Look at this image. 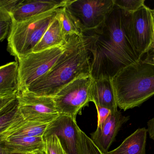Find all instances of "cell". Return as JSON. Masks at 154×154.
<instances>
[{
    "label": "cell",
    "instance_id": "cell-4",
    "mask_svg": "<svg viewBox=\"0 0 154 154\" xmlns=\"http://www.w3.org/2000/svg\"><path fill=\"white\" fill-rule=\"evenodd\" d=\"M57 15V9L20 22L12 21L7 49L18 62L32 52Z\"/></svg>",
    "mask_w": 154,
    "mask_h": 154
},
{
    "label": "cell",
    "instance_id": "cell-34",
    "mask_svg": "<svg viewBox=\"0 0 154 154\" xmlns=\"http://www.w3.org/2000/svg\"><path fill=\"white\" fill-rule=\"evenodd\" d=\"M152 10V12L154 16V8L153 10Z\"/></svg>",
    "mask_w": 154,
    "mask_h": 154
},
{
    "label": "cell",
    "instance_id": "cell-9",
    "mask_svg": "<svg viewBox=\"0 0 154 154\" xmlns=\"http://www.w3.org/2000/svg\"><path fill=\"white\" fill-rule=\"evenodd\" d=\"M19 109L26 121L49 124L60 116L53 97L38 96L27 90L18 92Z\"/></svg>",
    "mask_w": 154,
    "mask_h": 154
},
{
    "label": "cell",
    "instance_id": "cell-7",
    "mask_svg": "<svg viewBox=\"0 0 154 154\" xmlns=\"http://www.w3.org/2000/svg\"><path fill=\"white\" fill-rule=\"evenodd\" d=\"M114 5V0H68L66 7L75 18L82 34L100 27Z\"/></svg>",
    "mask_w": 154,
    "mask_h": 154
},
{
    "label": "cell",
    "instance_id": "cell-28",
    "mask_svg": "<svg viewBox=\"0 0 154 154\" xmlns=\"http://www.w3.org/2000/svg\"><path fill=\"white\" fill-rule=\"evenodd\" d=\"M147 132L149 134L150 138L154 141V118L147 122Z\"/></svg>",
    "mask_w": 154,
    "mask_h": 154
},
{
    "label": "cell",
    "instance_id": "cell-14",
    "mask_svg": "<svg viewBox=\"0 0 154 154\" xmlns=\"http://www.w3.org/2000/svg\"><path fill=\"white\" fill-rule=\"evenodd\" d=\"M19 91V69L17 61L0 67V96L17 95Z\"/></svg>",
    "mask_w": 154,
    "mask_h": 154
},
{
    "label": "cell",
    "instance_id": "cell-30",
    "mask_svg": "<svg viewBox=\"0 0 154 154\" xmlns=\"http://www.w3.org/2000/svg\"><path fill=\"white\" fill-rule=\"evenodd\" d=\"M153 50V55L152 56V58H150V60L151 61H152L154 63V32L153 34V37L152 41V44H151V50Z\"/></svg>",
    "mask_w": 154,
    "mask_h": 154
},
{
    "label": "cell",
    "instance_id": "cell-13",
    "mask_svg": "<svg viewBox=\"0 0 154 154\" xmlns=\"http://www.w3.org/2000/svg\"><path fill=\"white\" fill-rule=\"evenodd\" d=\"M90 100L95 105L106 108L112 112L118 111L117 104L111 78L93 79L91 87Z\"/></svg>",
    "mask_w": 154,
    "mask_h": 154
},
{
    "label": "cell",
    "instance_id": "cell-29",
    "mask_svg": "<svg viewBox=\"0 0 154 154\" xmlns=\"http://www.w3.org/2000/svg\"><path fill=\"white\" fill-rule=\"evenodd\" d=\"M13 152L6 146L4 140L0 139V154H11Z\"/></svg>",
    "mask_w": 154,
    "mask_h": 154
},
{
    "label": "cell",
    "instance_id": "cell-31",
    "mask_svg": "<svg viewBox=\"0 0 154 154\" xmlns=\"http://www.w3.org/2000/svg\"><path fill=\"white\" fill-rule=\"evenodd\" d=\"M11 154H28V153H20V152H13Z\"/></svg>",
    "mask_w": 154,
    "mask_h": 154
},
{
    "label": "cell",
    "instance_id": "cell-1",
    "mask_svg": "<svg viewBox=\"0 0 154 154\" xmlns=\"http://www.w3.org/2000/svg\"><path fill=\"white\" fill-rule=\"evenodd\" d=\"M128 14L115 5L100 27L82 33L91 56V75L94 79H112L122 69L141 60L130 39Z\"/></svg>",
    "mask_w": 154,
    "mask_h": 154
},
{
    "label": "cell",
    "instance_id": "cell-26",
    "mask_svg": "<svg viewBox=\"0 0 154 154\" xmlns=\"http://www.w3.org/2000/svg\"><path fill=\"white\" fill-rule=\"evenodd\" d=\"M98 114L97 127L101 125L104 123L109 116L112 113L109 109L103 107L95 105Z\"/></svg>",
    "mask_w": 154,
    "mask_h": 154
},
{
    "label": "cell",
    "instance_id": "cell-2",
    "mask_svg": "<svg viewBox=\"0 0 154 154\" xmlns=\"http://www.w3.org/2000/svg\"><path fill=\"white\" fill-rule=\"evenodd\" d=\"M67 38L66 49L57 63L24 90L37 96L53 98L73 80L91 74V56L82 36L73 35Z\"/></svg>",
    "mask_w": 154,
    "mask_h": 154
},
{
    "label": "cell",
    "instance_id": "cell-33",
    "mask_svg": "<svg viewBox=\"0 0 154 154\" xmlns=\"http://www.w3.org/2000/svg\"><path fill=\"white\" fill-rule=\"evenodd\" d=\"M147 58V59L149 60V61H150V62H152V63L153 64H154V62H153L152 61H151V60H150V58H149V57H147V58Z\"/></svg>",
    "mask_w": 154,
    "mask_h": 154
},
{
    "label": "cell",
    "instance_id": "cell-21",
    "mask_svg": "<svg viewBox=\"0 0 154 154\" xmlns=\"http://www.w3.org/2000/svg\"><path fill=\"white\" fill-rule=\"evenodd\" d=\"M77 154H105L79 128L77 134Z\"/></svg>",
    "mask_w": 154,
    "mask_h": 154
},
{
    "label": "cell",
    "instance_id": "cell-24",
    "mask_svg": "<svg viewBox=\"0 0 154 154\" xmlns=\"http://www.w3.org/2000/svg\"><path fill=\"white\" fill-rule=\"evenodd\" d=\"M11 24L10 14L0 10V42L8 37Z\"/></svg>",
    "mask_w": 154,
    "mask_h": 154
},
{
    "label": "cell",
    "instance_id": "cell-25",
    "mask_svg": "<svg viewBox=\"0 0 154 154\" xmlns=\"http://www.w3.org/2000/svg\"><path fill=\"white\" fill-rule=\"evenodd\" d=\"M21 0H0V10L8 13L11 15L13 11Z\"/></svg>",
    "mask_w": 154,
    "mask_h": 154
},
{
    "label": "cell",
    "instance_id": "cell-3",
    "mask_svg": "<svg viewBox=\"0 0 154 154\" xmlns=\"http://www.w3.org/2000/svg\"><path fill=\"white\" fill-rule=\"evenodd\" d=\"M112 82L118 107L126 111L139 106L154 95V64L141 59L119 71Z\"/></svg>",
    "mask_w": 154,
    "mask_h": 154
},
{
    "label": "cell",
    "instance_id": "cell-8",
    "mask_svg": "<svg viewBox=\"0 0 154 154\" xmlns=\"http://www.w3.org/2000/svg\"><path fill=\"white\" fill-rule=\"evenodd\" d=\"M128 30L133 47L139 58L151 50L154 32V16L145 5L128 14Z\"/></svg>",
    "mask_w": 154,
    "mask_h": 154
},
{
    "label": "cell",
    "instance_id": "cell-5",
    "mask_svg": "<svg viewBox=\"0 0 154 154\" xmlns=\"http://www.w3.org/2000/svg\"><path fill=\"white\" fill-rule=\"evenodd\" d=\"M65 45L29 53L19 61V92L24 91L32 82L47 74L66 51Z\"/></svg>",
    "mask_w": 154,
    "mask_h": 154
},
{
    "label": "cell",
    "instance_id": "cell-18",
    "mask_svg": "<svg viewBox=\"0 0 154 154\" xmlns=\"http://www.w3.org/2000/svg\"><path fill=\"white\" fill-rule=\"evenodd\" d=\"M48 124L25 120L22 124L12 126L9 131V137L13 136L43 137Z\"/></svg>",
    "mask_w": 154,
    "mask_h": 154
},
{
    "label": "cell",
    "instance_id": "cell-32",
    "mask_svg": "<svg viewBox=\"0 0 154 154\" xmlns=\"http://www.w3.org/2000/svg\"><path fill=\"white\" fill-rule=\"evenodd\" d=\"M36 154H46L45 151H42V152H39L38 153Z\"/></svg>",
    "mask_w": 154,
    "mask_h": 154
},
{
    "label": "cell",
    "instance_id": "cell-22",
    "mask_svg": "<svg viewBox=\"0 0 154 154\" xmlns=\"http://www.w3.org/2000/svg\"><path fill=\"white\" fill-rule=\"evenodd\" d=\"M45 142V151L47 154H68L61 145L57 135L52 134L43 137Z\"/></svg>",
    "mask_w": 154,
    "mask_h": 154
},
{
    "label": "cell",
    "instance_id": "cell-11",
    "mask_svg": "<svg viewBox=\"0 0 154 154\" xmlns=\"http://www.w3.org/2000/svg\"><path fill=\"white\" fill-rule=\"evenodd\" d=\"M118 110L112 112L101 125L91 134V139L104 153L106 154L115 140L121 127L129 119Z\"/></svg>",
    "mask_w": 154,
    "mask_h": 154
},
{
    "label": "cell",
    "instance_id": "cell-19",
    "mask_svg": "<svg viewBox=\"0 0 154 154\" xmlns=\"http://www.w3.org/2000/svg\"><path fill=\"white\" fill-rule=\"evenodd\" d=\"M17 96L0 110V135L23 118L19 109Z\"/></svg>",
    "mask_w": 154,
    "mask_h": 154
},
{
    "label": "cell",
    "instance_id": "cell-16",
    "mask_svg": "<svg viewBox=\"0 0 154 154\" xmlns=\"http://www.w3.org/2000/svg\"><path fill=\"white\" fill-rule=\"evenodd\" d=\"M147 129L138 128L117 148L106 154H146Z\"/></svg>",
    "mask_w": 154,
    "mask_h": 154
},
{
    "label": "cell",
    "instance_id": "cell-12",
    "mask_svg": "<svg viewBox=\"0 0 154 154\" xmlns=\"http://www.w3.org/2000/svg\"><path fill=\"white\" fill-rule=\"evenodd\" d=\"M68 0H21L11 14L12 21L20 22L65 6Z\"/></svg>",
    "mask_w": 154,
    "mask_h": 154
},
{
    "label": "cell",
    "instance_id": "cell-10",
    "mask_svg": "<svg viewBox=\"0 0 154 154\" xmlns=\"http://www.w3.org/2000/svg\"><path fill=\"white\" fill-rule=\"evenodd\" d=\"M79 127L76 121L70 117L61 115L49 124L43 137L57 135L68 154H77V134Z\"/></svg>",
    "mask_w": 154,
    "mask_h": 154
},
{
    "label": "cell",
    "instance_id": "cell-27",
    "mask_svg": "<svg viewBox=\"0 0 154 154\" xmlns=\"http://www.w3.org/2000/svg\"><path fill=\"white\" fill-rule=\"evenodd\" d=\"M17 95L0 96V110L9 102L16 97Z\"/></svg>",
    "mask_w": 154,
    "mask_h": 154
},
{
    "label": "cell",
    "instance_id": "cell-20",
    "mask_svg": "<svg viewBox=\"0 0 154 154\" xmlns=\"http://www.w3.org/2000/svg\"><path fill=\"white\" fill-rule=\"evenodd\" d=\"M56 16L60 21L63 33L66 37L73 35L82 36V33L75 20L66 5L57 9Z\"/></svg>",
    "mask_w": 154,
    "mask_h": 154
},
{
    "label": "cell",
    "instance_id": "cell-15",
    "mask_svg": "<svg viewBox=\"0 0 154 154\" xmlns=\"http://www.w3.org/2000/svg\"><path fill=\"white\" fill-rule=\"evenodd\" d=\"M4 141L6 146L13 152L36 154L45 150L43 137L13 136Z\"/></svg>",
    "mask_w": 154,
    "mask_h": 154
},
{
    "label": "cell",
    "instance_id": "cell-23",
    "mask_svg": "<svg viewBox=\"0 0 154 154\" xmlns=\"http://www.w3.org/2000/svg\"><path fill=\"white\" fill-rule=\"evenodd\" d=\"M115 5L129 13H133L145 5V0H114Z\"/></svg>",
    "mask_w": 154,
    "mask_h": 154
},
{
    "label": "cell",
    "instance_id": "cell-17",
    "mask_svg": "<svg viewBox=\"0 0 154 154\" xmlns=\"http://www.w3.org/2000/svg\"><path fill=\"white\" fill-rule=\"evenodd\" d=\"M67 41V38L63 33L60 21L56 16L38 43L33 49L32 52H38L65 45Z\"/></svg>",
    "mask_w": 154,
    "mask_h": 154
},
{
    "label": "cell",
    "instance_id": "cell-6",
    "mask_svg": "<svg viewBox=\"0 0 154 154\" xmlns=\"http://www.w3.org/2000/svg\"><path fill=\"white\" fill-rule=\"evenodd\" d=\"M92 78L91 74L73 80L60 90L53 97L56 108L61 115L70 117L75 120L83 108L91 102L90 90Z\"/></svg>",
    "mask_w": 154,
    "mask_h": 154
}]
</instances>
